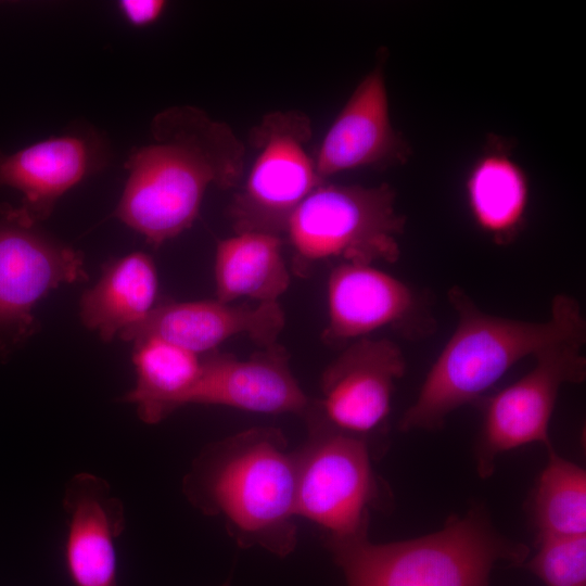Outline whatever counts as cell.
Segmentation results:
<instances>
[{
  "mask_svg": "<svg viewBox=\"0 0 586 586\" xmlns=\"http://www.w3.org/2000/svg\"><path fill=\"white\" fill-rule=\"evenodd\" d=\"M245 145L230 125L192 105L160 111L125 164L114 216L157 247L195 221L209 187H239Z\"/></svg>",
  "mask_w": 586,
  "mask_h": 586,
  "instance_id": "6da1fadb",
  "label": "cell"
},
{
  "mask_svg": "<svg viewBox=\"0 0 586 586\" xmlns=\"http://www.w3.org/2000/svg\"><path fill=\"white\" fill-rule=\"evenodd\" d=\"M295 453L281 430L256 426L208 445L182 482L189 502L221 517L242 548L285 557L297 542Z\"/></svg>",
  "mask_w": 586,
  "mask_h": 586,
  "instance_id": "7a4b0ae2",
  "label": "cell"
},
{
  "mask_svg": "<svg viewBox=\"0 0 586 586\" xmlns=\"http://www.w3.org/2000/svg\"><path fill=\"white\" fill-rule=\"evenodd\" d=\"M447 296L457 326L403 415L399 428L404 432L441 429L450 412L476 402L523 358L560 340L586 336L581 306L571 295L558 294L550 318L543 322L484 313L457 285Z\"/></svg>",
  "mask_w": 586,
  "mask_h": 586,
  "instance_id": "3957f363",
  "label": "cell"
},
{
  "mask_svg": "<svg viewBox=\"0 0 586 586\" xmlns=\"http://www.w3.org/2000/svg\"><path fill=\"white\" fill-rule=\"evenodd\" d=\"M347 586H489L494 566L523 563L528 548L500 535L476 508L418 538L326 542Z\"/></svg>",
  "mask_w": 586,
  "mask_h": 586,
  "instance_id": "277c9868",
  "label": "cell"
},
{
  "mask_svg": "<svg viewBox=\"0 0 586 586\" xmlns=\"http://www.w3.org/2000/svg\"><path fill=\"white\" fill-rule=\"evenodd\" d=\"M395 199L387 183H320L289 220L285 235L292 250L291 270L306 277L327 260L396 263L406 219L397 212Z\"/></svg>",
  "mask_w": 586,
  "mask_h": 586,
  "instance_id": "5b68a950",
  "label": "cell"
},
{
  "mask_svg": "<svg viewBox=\"0 0 586 586\" xmlns=\"http://www.w3.org/2000/svg\"><path fill=\"white\" fill-rule=\"evenodd\" d=\"M311 138L310 117L295 109L269 112L251 129L255 156L227 211L234 233L285 234L293 213L324 182L309 152Z\"/></svg>",
  "mask_w": 586,
  "mask_h": 586,
  "instance_id": "8992f818",
  "label": "cell"
},
{
  "mask_svg": "<svg viewBox=\"0 0 586 586\" xmlns=\"http://www.w3.org/2000/svg\"><path fill=\"white\" fill-rule=\"evenodd\" d=\"M309 436L295 450V512L327 532V542L367 537L381 484L369 443L307 418Z\"/></svg>",
  "mask_w": 586,
  "mask_h": 586,
  "instance_id": "52a82bcc",
  "label": "cell"
},
{
  "mask_svg": "<svg viewBox=\"0 0 586 586\" xmlns=\"http://www.w3.org/2000/svg\"><path fill=\"white\" fill-rule=\"evenodd\" d=\"M586 336L560 340L534 357L535 366L525 375L485 402L481 434L475 450L476 470L489 477L496 458L508 450L532 443L552 449L549 422L559 391L566 383L586 378L582 354Z\"/></svg>",
  "mask_w": 586,
  "mask_h": 586,
  "instance_id": "ba28073f",
  "label": "cell"
},
{
  "mask_svg": "<svg viewBox=\"0 0 586 586\" xmlns=\"http://www.w3.org/2000/svg\"><path fill=\"white\" fill-rule=\"evenodd\" d=\"M80 252L55 240L18 207L0 212V347L35 330V306L62 284L85 282Z\"/></svg>",
  "mask_w": 586,
  "mask_h": 586,
  "instance_id": "9c48e42d",
  "label": "cell"
},
{
  "mask_svg": "<svg viewBox=\"0 0 586 586\" xmlns=\"http://www.w3.org/2000/svg\"><path fill=\"white\" fill-rule=\"evenodd\" d=\"M405 371L406 359L393 341H353L323 371L321 398L306 417L369 443L386 424L395 383Z\"/></svg>",
  "mask_w": 586,
  "mask_h": 586,
  "instance_id": "30bf717a",
  "label": "cell"
},
{
  "mask_svg": "<svg viewBox=\"0 0 586 586\" xmlns=\"http://www.w3.org/2000/svg\"><path fill=\"white\" fill-rule=\"evenodd\" d=\"M328 323L321 340L341 346L392 327L407 337L433 332L435 322L416 292L369 264L339 263L327 282Z\"/></svg>",
  "mask_w": 586,
  "mask_h": 586,
  "instance_id": "8fae6325",
  "label": "cell"
},
{
  "mask_svg": "<svg viewBox=\"0 0 586 586\" xmlns=\"http://www.w3.org/2000/svg\"><path fill=\"white\" fill-rule=\"evenodd\" d=\"M109 156L102 135L91 127H76L12 153L0 150V188L21 192L17 207L40 224L68 190L103 169Z\"/></svg>",
  "mask_w": 586,
  "mask_h": 586,
  "instance_id": "7c38bea8",
  "label": "cell"
},
{
  "mask_svg": "<svg viewBox=\"0 0 586 586\" xmlns=\"http://www.w3.org/2000/svg\"><path fill=\"white\" fill-rule=\"evenodd\" d=\"M284 324V311L278 302L255 307L217 300L163 302L119 337L133 343L155 337L201 355L237 335H246L262 348L272 346Z\"/></svg>",
  "mask_w": 586,
  "mask_h": 586,
  "instance_id": "4fadbf2b",
  "label": "cell"
},
{
  "mask_svg": "<svg viewBox=\"0 0 586 586\" xmlns=\"http://www.w3.org/2000/svg\"><path fill=\"white\" fill-rule=\"evenodd\" d=\"M410 150L393 128L384 72L381 64L357 85L315 155L323 181L336 174L364 168H382L408 160Z\"/></svg>",
  "mask_w": 586,
  "mask_h": 586,
  "instance_id": "5bb4252c",
  "label": "cell"
},
{
  "mask_svg": "<svg viewBox=\"0 0 586 586\" xmlns=\"http://www.w3.org/2000/svg\"><path fill=\"white\" fill-rule=\"evenodd\" d=\"M190 404L303 416H307L313 407L290 370L289 354L278 344L265 347L247 359L207 353L202 357L201 375Z\"/></svg>",
  "mask_w": 586,
  "mask_h": 586,
  "instance_id": "9a60e30c",
  "label": "cell"
},
{
  "mask_svg": "<svg viewBox=\"0 0 586 586\" xmlns=\"http://www.w3.org/2000/svg\"><path fill=\"white\" fill-rule=\"evenodd\" d=\"M64 563L73 586H119L116 543L126 527L125 508L109 483L91 473L66 484Z\"/></svg>",
  "mask_w": 586,
  "mask_h": 586,
  "instance_id": "2e32d148",
  "label": "cell"
},
{
  "mask_svg": "<svg viewBox=\"0 0 586 586\" xmlns=\"http://www.w3.org/2000/svg\"><path fill=\"white\" fill-rule=\"evenodd\" d=\"M158 288L155 264L150 255L133 252L102 268L98 282L79 302L82 324L104 342L141 323L154 308Z\"/></svg>",
  "mask_w": 586,
  "mask_h": 586,
  "instance_id": "e0dca14e",
  "label": "cell"
},
{
  "mask_svg": "<svg viewBox=\"0 0 586 586\" xmlns=\"http://www.w3.org/2000/svg\"><path fill=\"white\" fill-rule=\"evenodd\" d=\"M282 247V237L260 232L234 233L218 241L214 260L216 300L278 302L291 283Z\"/></svg>",
  "mask_w": 586,
  "mask_h": 586,
  "instance_id": "ac0fdd59",
  "label": "cell"
},
{
  "mask_svg": "<svg viewBox=\"0 0 586 586\" xmlns=\"http://www.w3.org/2000/svg\"><path fill=\"white\" fill-rule=\"evenodd\" d=\"M133 344L136 382L123 399L135 406L142 422L156 424L189 405L201 375L202 357L155 337Z\"/></svg>",
  "mask_w": 586,
  "mask_h": 586,
  "instance_id": "d6986e66",
  "label": "cell"
},
{
  "mask_svg": "<svg viewBox=\"0 0 586 586\" xmlns=\"http://www.w3.org/2000/svg\"><path fill=\"white\" fill-rule=\"evenodd\" d=\"M466 196L477 228L495 243H510L520 232L528 205V181L521 166L501 149L483 153L471 166Z\"/></svg>",
  "mask_w": 586,
  "mask_h": 586,
  "instance_id": "ffe728a7",
  "label": "cell"
},
{
  "mask_svg": "<svg viewBox=\"0 0 586 586\" xmlns=\"http://www.w3.org/2000/svg\"><path fill=\"white\" fill-rule=\"evenodd\" d=\"M538 539L586 534V472L548 450V462L534 493Z\"/></svg>",
  "mask_w": 586,
  "mask_h": 586,
  "instance_id": "44dd1931",
  "label": "cell"
},
{
  "mask_svg": "<svg viewBox=\"0 0 586 586\" xmlns=\"http://www.w3.org/2000/svg\"><path fill=\"white\" fill-rule=\"evenodd\" d=\"M527 568L546 586H586V534L538 539Z\"/></svg>",
  "mask_w": 586,
  "mask_h": 586,
  "instance_id": "7402d4cb",
  "label": "cell"
},
{
  "mask_svg": "<svg viewBox=\"0 0 586 586\" xmlns=\"http://www.w3.org/2000/svg\"><path fill=\"white\" fill-rule=\"evenodd\" d=\"M167 2L164 0H122L118 9L127 23L135 27H144L156 22L164 13Z\"/></svg>",
  "mask_w": 586,
  "mask_h": 586,
  "instance_id": "603a6c76",
  "label": "cell"
},
{
  "mask_svg": "<svg viewBox=\"0 0 586 586\" xmlns=\"http://www.w3.org/2000/svg\"><path fill=\"white\" fill-rule=\"evenodd\" d=\"M221 586H230L229 582L225 583L224 585Z\"/></svg>",
  "mask_w": 586,
  "mask_h": 586,
  "instance_id": "cb8c5ba5",
  "label": "cell"
}]
</instances>
